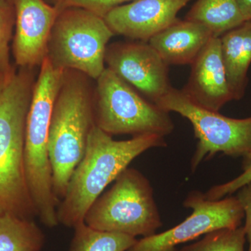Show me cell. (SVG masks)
Wrapping results in <instances>:
<instances>
[{"instance_id":"obj_1","label":"cell","mask_w":251,"mask_h":251,"mask_svg":"<svg viewBox=\"0 0 251 251\" xmlns=\"http://www.w3.org/2000/svg\"><path fill=\"white\" fill-rule=\"evenodd\" d=\"M164 138L148 134L118 141L94 125L85 155L57 207L59 224L75 227L84 222L87 211L105 188L140 154L150 149L166 147Z\"/></svg>"},{"instance_id":"obj_2","label":"cell","mask_w":251,"mask_h":251,"mask_svg":"<svg viewBox=\"0 0 251 251\" xmlns=\"http://www.w3.org/2000/svg\"><path fill=\"white\" fill-rule=\"evenodd\" d=\"M34 69L20 68L0 94V214L37 216L25 168L26 120L35 84Z\"/></svg>"},{"instance_id":"obj_3","label":"cell","mask_w":251,"mask_h":251,"mask_svg":"<svg viewBox=\"0 0 251 251\" xmlns=\"http://www.w3.org/2000/svg\"><path fill=\"white\" fill-rule=\"evenodd\" d=\"M66 71L46 57L36 79L26 120V179L37 217L49 227L59 224L57 207L60 201L54 193L48 141L52 109Z\"/></svg>"},{"instance_id":"obj_4","label":"cell","mask_w":251,"mask_h":251,"mask_svg":"<svg viewBox=\"0 0 251 251\" xmlns=\"http://www.w3.org/2000/svg\"><path fill=\"white\" fill-rule=\"evenodd\" d=\"M87 77L76 71H66L52 109L48 150L54 193L60 201L74 170L85 155L95 125L94 94Z\"/></svg>"},{"instance_id":"obj_5","label":"cell","mask_w":251,"mask_h":251,"mask_svg":"<svg viewBox=\"0 0 251 251\" xmlns=\"http://www.w3.org/2000/svg\"><path fill=\"white\" fill-rule=\"evenodd\" d=\"M84 222L95 229L150 237L162 226L152 186L134 168L122 171L115 184L90 206Z\"/></svg>"},{"instance_id":"obj_6","label":"cell","mask_w":251,"mask_h":251,"mask_svg":"<svg viewBox=\"0 0 251 251\" xmlns=\"http://www.w3.org/2000/svg\"><path fill=\"white\" fill-rule=\"evenodd\" d=\"M95 125L111 135L172 133L169 112L138 93L134 87L105 67L97 79L94 93Z\"/></svg>"},{"instance_id":"obj_7","label":"cell","mask_w":251,"mask_h":251,"mask_svg":"<svg viewBox=\"0 0 251 251\" xmlns=\"http://www.w3.org/2000/svg\"><path fill=\"white\" fill-rule=\"evenodd\" d=\"M114 35L103 18L82 8H66L54 23L47 57L56 67L97 80L105 69V51Z\"/></svg>"},{"instance_id":"obj_8","label":"cell","mask_w":251,"mask_h":251,"mask_svg":"<svg viewBox=\"0 0 251 251\" xmlns=\"http://www.w3.org/2000/svg\"><path fill=\"white\" fill-rule=\"evenodd\" d=\"M165 111L175 112L193 125L197 148L191 159L193 171L204 160L218 153L244 156L251 151V117L234 119L221 115L193 103L182 90L171 87L156 103Z\"/></svg>"},{"instance_id":"obj_9","label":"cell","mask_w":251,"mask_h":251,"mask_svg":"<svg viewBox=\"0 0 251 251\" xmlns=\"http://www.w3.org/2000/svg\"><path fill=\"white\" fill-rule=\"evenodd\" d=\"M191 208V215L173 228L137 240L127 251H175L176 246L203 234L222 228L241 226L244 218L237 197L210 201L199 191L190 193L184 202Z\"/></svg>"},{"instance_id":"obj_10","label":"cell","mask_w":251,"mask_h":251,"mask_svg":"<svg viewBox=\"0 0 251 251\" xmlns=\"http://www.w3.org/2000/svg\"><path fill=\"white\" fill-rule=\"evenodd\" d=\"M105 63L107 68L153 103L172 87L169 66L148 42L112 43L107 46Z\"/></svg>"},{"instance_id":"obj_11","label":"cell","mask_w":251,"mask_h":251,"mask_svg":"<svg viewBox=\"0 0 251 251\" xmlns=\"http://www.w3.org/2000/svg\"><path fill=\"white\" fill-rule=\"evenodd\" d=\"M16 14L13 42L15 62L20 68L40 67L48 55L51 31L59 10L45 0H10Z\"/></svg>"},{"instance_id":"obj_12","label":"cell","mask_w":251,"mask_h":251,"mask_svg":"<svg viewBox=\"0 0 251 251\" xmlns=\"http://www.w3.org/2000/svg\"><path fill=\"white\" fill-rule=\"evenodd\" d=\"M191 0H134L104 17L115 34L133 40H149L178 19L180 10Z\"/></svg>"},{"instance_id":"obj_13","label":"cell","mask_w":251,"mask_h":251,"mask_svg":"<svg viewBox=\"0 0 251 251\" xmlns=\"http://www.w3.org/2000/svg\"><path fill=\"white\" fill-rule=\"evenodd\" d=\"M182 92L199 106L219 112L234 100L229 89L221 50V39L214 36L191 64Z\"/></svg>"},{"instance_id":"obj_14","label":"cell","mask_w":251,"mask_h":251,"mask_svg":"<svg viewBox=\"0 0 251 251\" xmlns=\"http://www.w3.org/2000/svg\"><path fill=\"white\" fill-rule=\"evenodd\" d=\"M213 37L203 25L177 19L148 43L168 66L191 65Z\"/></svg>"},{"instance_id":"obj_15","label":"cell","mask_w":251,"mask_h":251,"mask_svg":"<svg viewBox=\"0 0 251 251\" xmlns=\"http://www.w3.org/2000/svg\"><path fill=\"white\" fill-rule=\"evenodd\" d=\"M226 77L234 100H241L248 85L251 64V21L220 36Z\"/></svg>"},{"instance_id":"obj_16","label":"cell","mask_w":251,"mask_h":251,"mask_svg":"<svg viewBox=\"0 0 251 251\" xmlns=\"http://www.w3.org/2000/svg\"><path fill=\"white\" fill-rule=\"evenodd\" d=\"M185 19L203 25L216 37L245 22L236 0H197Z\"/></svg>"},{"instance_id":"obj_17","label":"cell","mask_w":251,"mask_h":251,"mask_svg":"<svg viewBox=\"0 0 251 251\" xmlns=\"http://www.w3.org/2000/svg\"><path fill=\"white\" fill-rule=\"evenodd\" d=\"M45 236L33 219L0 214V251H40Z\"/></svg>"},{"instance_id":"obj_18","label":"cell","mask_w":251,"mask_h":251,"mask_svg":"<svg viewBox=\"0 0 251 251\" xmlns=\"http://www.w3.org/2000/svg\"><path fill=\"white\" fill-rule=\"evenodd\" d=\"M69 251H127L137 239L127 234L95 229L85 222L75 227Z\"/></svg>"},{"instance_id":"obj_19","label":"cell","mask_w":251,"mask_h":251,"mask_svg":"<svg viewBox=\"0 0 251 251\" xmlns=\"http://www.w3.org/2000/svg\"><path fill=\"white\" fill-rule=\"evenodd\" d=\"M246 239L244 226L227 227L209 232L199 242L183 247L179 251H244Z\"/></svg>"},{"instance_id":"obj_20","label":"cell","mask_w":251,"mask_h":251,"mask_svg":"<svg viewBox=\"0 0 251 251\" xmlns=\"http://www.w3.org/2000/svg\"><path fill=\"white\" fill-rule=\"evenodd\" d=\"M16 14L10 0H0V75L9 79L16 70L10 61V42Z\"/></svg>"},{"instance_id":"obj_21","label":"cell","mask_w":251,"mask_h":251,"mask_svg":"<svg viewBox=\"0 0 251 251\" xmlns=\"http://www.w3.org/2000/svg\"><path fill=\"white\" fill-rule=\"evenodd\" d=\"M243 173L237 177L225 184L216 185L204 194L206 199L219 201L226 196H231L241 188L251 182V151L243 156Z\"/></svg>"},{"instance_id":"obj_22","label":"cell","mask_w":251,"mask_h":251,"mask_svg":"<svg viewBox=\"0 0 251 251\" xmlns=\"http://www.w3.org/2000/svg\"><path fill=\"white\" fill-rule=\"evenodd\" d=\"M59 11L66 8L77 7L87 10L104 18L107 14L121 5L134 0H50Z\"/></svg>"},{"instance_id":"obj_23","label":"cell","mask_w":251,"mask_h":251,"mask_svg":"<svg viewBox=\"0 0 251 251\" xmlns=\"http://www.w3.org/2000/svg\"><path fill=\"white\" fill-rule=\"evenodd\" d=\"M236 197L244 211V217L246 219L244 228L249 243L248 251H251V182L241 188L238 191Z\"/></svg>"},{"instance_id":"obj_24","label":"cell","mask_w":251,"mask_h":251,"mask_svg":"<svg viewBox=\"0 0 251 251\" xmlns=\"http://www.w3.org/2000/svg\"><path fill=\"white\" fill-rule=\"evenodd\" d=\"M245 21H251V0H236Z\"/></svg>"},{"instance_id":"obj_25","label":"cell","mask_w":251,"mask_h":251,"mask_svg":"<svg viewBox=\"0 0 251 251\" xmlns=\"http://www.w3.org/2000/svg\"><path fill=\"white\" fill-rule=\"evenodd\" d=\"M9 79L6 78L3 75H0V94H1L3 90H4L5 85H6V82H7Z\"/></svg>"}]
</instances>
